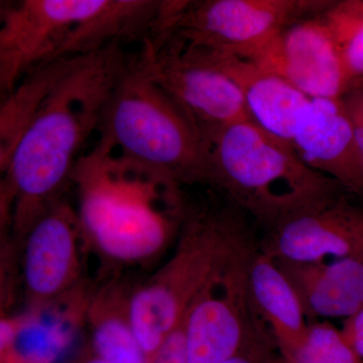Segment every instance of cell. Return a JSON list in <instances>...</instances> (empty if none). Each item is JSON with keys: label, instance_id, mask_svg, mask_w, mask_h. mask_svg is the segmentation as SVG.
Returning <instances> with one entry per match:
<instances>
[{"label": "cell", "instance_id": "cell-18", "mask_svg": "<svg viewBox=\"0 0 363 363\" xmlns=\"http://www.w3.org/2000/svg\"><path fill=\"white\" fill-rule=\"evenodd\" d=\"M81 56L65 57L26 74L0 105V169L9 162L14 145L48 95Z\"/></svg>", "mask_w": 363, "mask_h": 363}, {"label": "cell", "instance_id": "cell-23", "mask_svg": "<svg viewBox=\"0 0 363 363\" xmlns=\"http://www.w3.org/2000/svg\"><path fill=\"white\" fill-rule=\"evenodd\" d=\"M274 347L267 339L259 337L238 355L222 363H272L277 357L272 353Z\"/></svg>", "mask_w": 363, "mask_h": 363}, {"label": "cell", "instance_id": "cell-15", "mask_svg": "<svg viewBox=\"0 0 363 363\" xmlns=\"http://www.w3.org/2000/svg\"><path fill=\"white\" fill-rule=\"evenodd\" d=\"M248 302L255 329L283 357L304 340L310 322L295 289L276 259L253 252L248 269Z\"/></svg>", "mask_w": 363, "mask_h": 363}, {"label": "cell", "instance_id": "cell-16", "mask_svg": "<svg viewBox=\"0 0 363 363\" xmlns=\"http://www.w3.org/2000/svg\"><path fill=\"white\" fill-rule=\"evenodd\" d=\"M276 260L295 289L308 320L347 319L362 309L363 259L309 264Z\"/></svg>", "mask_w": 363, "mask_h": 363}, {"label": "cell", "instance_id": "cell-17", "mask_svg": "<svg viewBox=\"0 0 363 363\" xmlns=\"http://www.w3.org/2000/svg\"><path fill=\"white\" fill-rule=\"evenodd\" d=\"M133 288L121 277H111L91 293L86 303L90 348L105 363H149L131 324Z\"/></svg>", "mask_w": 363, "mask_h": 363}, {"label": "cell", "instance_id": "cell-7", "mask_svg": "<svg viewBox=\"0 0 363 363\" xmlns=\"http://www.w3.org/2000/svg\"><path fill=\"white\" fill-rule=\"evenodd\" d=\"M253 252L247 235L238 241L191 303L184 320L188 363L226 362L262 336L248 302Z\"/></svg>", "mask_w": 363, "mask_h": 363}, {"label": "cell", "instance_id": "cell-10", "mask_svg": "<svg viewBox=\"0 0 363 363\" xmlns=\"http://www.w3.org/2000/svg\"><path fill=\"white\" fill-rule=\"evenodd\" d=\"M21 274L28 305L40 309L76 288L87 240L77 210L59 199L40 215L21 240Z\"/></svg>", "mask_w": 363, "mask_h": 363}, {"label": "cell", "instance_id": "cell-6", "mask_svg": "<svg viewBox=\"0 0 363 363\" xmlns=\"http://www.w3.org/2000/svg\"><path fill=\"white\" fill-rule=\"evenodd\" d=\"M327 0L183 1L168 33L193 48L250 60L298 21L321 16Z\"/></svg>", "mask_w": 363, "mask_h": 363}, {"label": "cell", "instance_id": "cell-25", "mask_svg": "<svg viewBox=\"0 0 363 363\" xmlns=\"http://www.w3.org/2000/svg\"><path fill=\"white\" fill-rule=\"evenodd\" d=\"M0 363H33L30 360L26 359L23 354L16 350L6 351V352L0 353Z\"/></svg>", "mask_w": 363, "mask_h": 363}, {"label": "cell", "instance_id": "cell-3", "mask_svg": "<svg viewBox=\"0 0 363 363\" xmlns=\"http://www.w3.org/2000/svg\"><path fill=\"white\" fill-rule=\"evenodd\" d=\"M98 149L175 182L209 184V160L201 128L143 71L128 65L107 100L97 128Z\"/></svg>", "mask_w": 363, "mask_h": 363}, {"label": "cell", "instance_id": "cell-11", "mask_svg": "<svg viewBox=\"0 0 363 363\" xmlns=\"http://www.w3.org/2000/svg\"><path fill=\"white\" fill-rule=\"evenodd\" d=\"M250 61L310 98H340L357 85L323 14L291 26Z\"/></svg>", "mask_w": 363, "mask_h": 363}, {"label": "cell", "instance_id": "cell-14", "mask_svg": "<svg viewBox=\"0 0 363 363\" xmlns=\"http://www.w3.org/2000/svg\"><path fill=\"white\" fill-rule=\"evenodd\" d=\"M188 47L202 55L235 83L253 123L292 145L298 116L312 98L281 76L264 70L250 60Z\"/></svg>", "mask_w": 363, "mask_h": 363}, {"label": "cell", "instance_id": "cell-13", "mask_svg": "<svg viewBox=\"0 0 363 363\" xmlns=\"http://www.w3.org/2000/svg\"><path fill=\"white\" fill-rule=\"evenodd\" d=\"M292 147L306 166L363 194V167L341 97L310 100L296 123Z\"/></svg>", "mask_w": 363, "mask_h": 363}, {"label": "cell", "instance_id": "cell-5", "mask_svg": "<svg viewBox=\"0 0 363 363\" xmlns=\"http://www.w3.org/2000/svg\"><path fill=\"white\" fill-rule=\"evenodd\" d=\"M243 213L229 199L226 205L187 201L175 252L130 294L131 324L147 362L183 322L219 260L247 236Z\"/></svg>", "mask_w": 363, "mask_h": 363}, {"label": "cell", "instance_id": "cell-1", "mask_svg": "<svg viewBox=\"0 0 363 363\" xmlns=\"http://www.w3.org/2000/svg\"><path fill=\"white\" fill-rule=\"evenodd\" d=\"M121 44L79 58L40 105L1 169V204L11 207L18 245L40 215L61 199L79 150L97 130L128 65Z\"/></svg>", "mask_w": 363, "mask_h": 363}, {"label": "cell", "instance_id": "cell-22", "mask_svg": "<svg viewBox=\"0 0 363 363\" xmlns=\"http://www.w3.org/2000/svg\"><path fill=\"white\" fill-rule=\"evenodd\" d=\"M184 320L178 328L169 334L149 363H188Z\"/></svg>", "mask_w": 363, "mask_h": 363}, {"label": "cell", "instance_id": "cell-24", "mask_svg": "<svg viewBox=\"0 0 363 363\" xmlns=\"http://www.w3.org/2000/svg\"><path fill=\"white\" fill-rule=\"evenodd\" d=\"M341 332L350 347L363 360V308L344 320Z\"/></svg>", "mask_w": 363, "mask_h": 363}, {"label": "cell", "instance_id": "cell-9", "mask_svg": "<svg viewBox=\"0 0 363 363\" xmlns=\"http://www.w3.org/2000/svg\"><path fill=\"white\" fill-rule=\"evenodd\" d=\"M101 0H18L0 6V91L26 74L71 55L79 28Z\"/></svg>", "mask_w": 363, "mask_h": 363}, {"label": "cell", "instance_id": "cell-19", "mask_svg": "<svg viewBox=\"0 0 363 363\" xmlns=\"http://www.w3.org/2000/svg\"><path fill=\"white\" fill-rule=\"evenodd\" d=\"M281 358L284 363H363L341 329L317 320L310 322L301 345Z\"/></svg>", "mask_w": 363, "mask_h": 363}, {"label": "cell", "instance_id": "cell-12", "mask_svg": "<svg viewBox=\"0 0 363 363\" xmlns=\"http://www.w3.org/2000/svg\"><path fill=\"white\" fill-rule=\"evenodd\" d=\"M341 191L272 226L262 250L274 259L298 264L330 257L363 259V211Z\"/></svg>", "mask_w": 363, "mask_h": 363}, {"label": "cell", "instance_id": "cell-26", "mask_svg": "<svg viewBox=\"0 0 363 363\" xmlns=\"http://www.w3.org/2000/svg\"><path fill=\"white\" fill-rule=\"evenodd\" d=\"M74 363H105L101 358L98 357L94 352H93L91 348H88V350H85V352H83L82 354L80 355L77 358V359L74 362Z\"/></svg>", "mask_w": 363, "mask_h": 363}, {"label": "cell", "instance_id": "cell-8", "mask_svg": "<svg viewBox=\"0 0 363 363\" xmlns=\"http://www.w3.org/2000/svg\"><path fill=\"white\" fill-rule=\"evenodd\" d=\"M136 58L147 76L201 130L252 121L235 83L169 33L143 40V51Z\"/></svg>", "mask_w": 363, "mask_h": 363}, {"label": "cell", "instance_id": "cell-4", "mask_svg": "<svg viewBox=\"0 0 363 363\" xmlns=\"http://www.w3.org/2000/svg\"><path fill=\"white\" fill-rule=\"evenodd\" d=\"M209 185L257 220L274 226L288 215L344 190L306 166L290 143L252 121L202 130Z\"/></svg>", "mask_w": 363, "mask_h": 363}, {"label": "cell", "instance_id": "cell-20", "mask_svg": "<svg viewBox=\"0 0 363 363\" xmlns=\"http://www.w3.org/2000/svg\"><path fill=\"white\" fill-rule=\"evenodd\" d=\"M350 116L355 145L363 167V81L341 96Z\"/></svg>", "mask_w": 363, "mask_h": 363}, {"label": "cell", "instance_id": "cell-21", "mask_svg": "<svg viewBox=\"0 0 363 363\" xmlns=\"http://www.w3.org/2000/svg\"><path fill=\"white\" fill-rule=\"evenodd\" d=\"M344 63L355 84L363 81V26L352 33L340 45Z\"/></svg>", "mask_w": 363, "mask_h": 363}, {"label": "cell", "instance_id": "cell-27", "mask_svg": "<svg viewBox=\"0 0 363 363\" xmlns=\"http://www.w3.org/2000/svg\"><path fill=\"white\" fill-rule=\"evenodd\" d=\"M272 363H284L283 360H281V357L274 358V362Z\"/></svg>", "mask_w": 363, "mask_h": 363}, {"label": "cell", "instance_id": "cell-2", "mask_svg": "<svg viewBox=\"0 0 363 363\" xmlns=\"http://www.w3.org/2000/svg\"><path fill=\"white\" fill-rule=\"evenodd\" d=\"M95 150L72 174L88 245L117 267L156 259L180 233L187 204L182 186Z\"/></svg>", "mask_w": 363, "mask_h": 363}]
</instances>
